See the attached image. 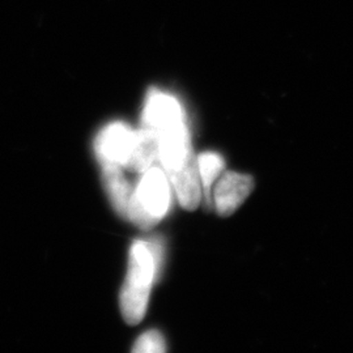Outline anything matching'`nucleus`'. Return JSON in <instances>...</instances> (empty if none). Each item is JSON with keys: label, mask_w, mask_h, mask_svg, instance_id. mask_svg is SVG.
Masks as SVG:
<instances>
[{"label": "nucleus", "mask_w": 353, "mask_h": 353, "mask_svg": "<svg viewBox=\"0 0 353 353\" xmlns=\"http://www.w3.org/2000/svg\"><path fill=\"white\" fill-rule=\"evenodd\" d=\"M135 131L123 122H113L103 127L94 141V151L102 165L126 168L132 152Z\"/></svg>", "instance_id": "obj_4"}, {"label": "nucleus", "mask_w": 353, "mask_h": 353, "mask_svg": "<svg viewBox=\"0 0 353 353\" xmlns=\"http://www.w3.org/2000/svg\"><path fill=\"white\" fill-rule=\"evenodd\" d=\"M196 159H198V170H199L201 185L203 183L204 199H205V204L210 207L212 203L211 188H212L214 181L224 170L225 161L220 154H217L214 152H204Z\"/></svg>", "instance_id": "obj_8"}, {"label": "nucleus", "mask_w": 353, "mask_h": 353, "mask_svg": "<svg viewBox=\"0 0 353 353\" xmlns=\"http://www.w3.org/2000/svg\"><path fill=\"white\" fill-rule=\"evenodd\" d=\"M102 182L115 211L122 217L127 219L128 202L132 194V189L123 176L121 166L112 164L102 165Z\"/></svg>", "instance_id": "obj_7"}, {"label": "nucleus", "mask_w": 353, "mask_h": 353, "mask_svg": "<svg viewBox=\"0 0 353 353\" xmlns=\"http://www.w3.org/2000/svg\"><path fill=\"white\" fill-rule=\"evenodd\" d=\"M166 351L164 336L159 331H148L143 334L135 343L132 352L164 353Z\"/></svg>", "instance_id": "obj_9"}, {"label": "nucleus", "mask_w": 353, "mask_h": 353, "mask_svg": "<svg viewBox=\"0 0 353 353\" xmlns=\"http://www.w3.org/2000/svg\"><path fill=\"white\" fill-rule=\"evenodd\" d=\"M143 126L151 128L159 140L160 163L176 190L181 205L194 211L201 203L202 190L186 114L174 96L159 89L148 90L143 115Z\"/></svg>", "instance_id": "obj_1"}, {"label": "nucleus", "mask_w": 353, "mask_h": 353, "mask_svg": "<svg viewBox=\"0 0 353 353\" xmlns=\"http://www.w3.org/2000/svg\"><path fill=\"white\" fill-rule=\"evenodd\" d=\"M161 248L157 243L135 241L130 249L126 281L121 292V312L127 325H138L145 316L153 280L156 278Z\"/></svg>", "instance_id": "obj_2"}, {"label": "nucleus", "mask_w": 353, "mask_h": 353, "mask_svg": "<svg viewBox=\"0 0 353 353\" xmlns=\"http://www.w3.org/2000/svg\"><path fill=\"white\" fill-rule=\"evenodd\" d=\"M254 190V179L248 174L227 172L219 179L214 190V208L227 217L234 214Z\"/></svg>", "instance_id": "obj_5"}, {"label": "nucleus", "mask_w": 353, "mask_h": 353, "mask_svg": "<svg viewBox=\"0 0 353 353\" xmlns=\"http://www.w3.org/2000/svg\"><path fill=\"white\" fill-rule=\"evenodd\" d=\"M156 163H160L159 140L151 128L141 126L135 131L132 152L126 168L143 174Z\"/></svg>", "instance_id": "obj_6"}, {"label": "nucleus", "mask_w": 353, "mask_h": 353, "mask_svg": "<svg viewBox=\"0 0 353 353\" xmlns=\"http://www.w3.org/2000/svg\"><path fill=\"white\" fill-rule=\"evenodd\" d=\"M169 205V179L161 169L152 166L143 173L137 189L132 190L127 219L138 227L148 229L164 219Z\"/></svg>", "instance_id": "obj_3"}]
</instances>
